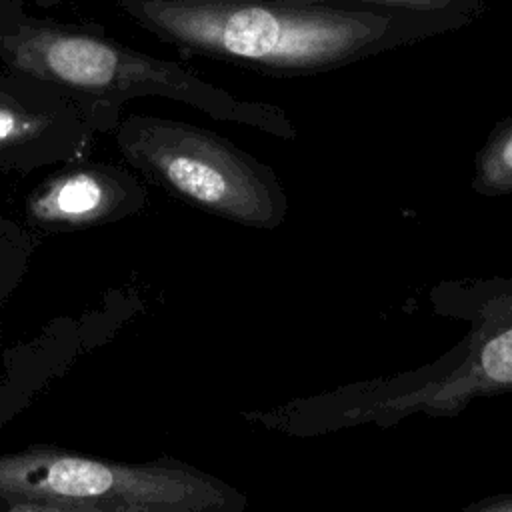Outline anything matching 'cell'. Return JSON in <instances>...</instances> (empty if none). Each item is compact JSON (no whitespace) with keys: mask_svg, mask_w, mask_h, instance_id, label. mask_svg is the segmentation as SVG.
<instances>
[{"mask_svg":"<svg viewBox=\"0 0 512 512\" xmlns=\"http://www.w3.org/2000/svg\"><path fill=\"white\" fill-rule=\"evenodd\" d=\"M182 52L258 74L316 76L472 26L456 16L294 0H114Z\"/></svg>","mask_w":512,"mask_h":512,"instance_id":"cell-1","label":"cell"},{"mask_svg":"<svg viewBox=\"0 0 512 512\" xmlns=\"http://www.w3.org/2000/svg\"><path fill=\"white\" fill-rule=\"evenodd\" d=\"M434 314L468 324L436 360L394 376L344 384L252 410L270 432L308 438L356 426L390 428L406 418H454L474 400L512 392V276L448 278L428 290Z\"/></svg>","mask_w":512,"mask_h":512,"instance_id":"cell-2","label":"cell"},{"mask_svg":"<svg viewBox=\"0 0 512 512\" xmlns=\"http://www.w3.org/2000/svg\"><path fill=\"white\" fill-rule=\"evenodd\" d=\"M0 64L68 96L98 120L102 132L112 134L130 100L166 98L214 120L296 140L284 108L238 98L180 62L134 50L80 24L24 14L0 18Z\"/></svg>","mask_w":512,"mask_h":512,"instance_id":"cell-3","label":"cell"},{"mask_svg":"<svg viewBox=\"0 0 512 512\" xmlns=\"http://www.w3.org/2000/svg\"><path fill=\"white\" fill-rule=\"evenodd\" d=\"M0 504L78 512H244L248 496L188 462H118L54 444L0 454Z\"/></svg>","mask_w":512,"mask_h":512,"instance_id":"cell-4","label":"cell"},{"mask_svg":"<svg viewBox=\"0 0 512 512\" xmlns=\"http://www.w3.org/2000/svg\"><path fill=\"white\" fill-rule=\"evenodd\" d=\"M112 136L140 176L188 206L254 230H276L286 220L288 196L276 172L214 130L128 114Z\"/></svg>","mask_w":512,"mask_h":512,"instance_id":"cell-5","label":"cell"},{"mask_svg":"<svg viewBox=\"0 0 512 512\" xmlns=\"http://www.w3.org/2000/svg\"><path fill=\"white\" fill-rule=\"evenodd\" d=\"M96 134H104L98 120L68 96L0 72V172L28 174L72 162Z\"/></svg>","mask_w":512,"mask_h":512,"instance_id":"cell-6","label":"cell"},{"mask_svg":"<svg viewBox=\"0 0 512 512\" xmlns=\"http://www.w3.org/2000/svg\"><path fill=\"white\" fill-rule=\"evenodd\" d=\"M146 202V186L132 170L76 158L26 196L24 218L36 230L76 232L126 220Z\"/></svg>","mask_w":512,"mask_h":512,"instance_id":"cell-7","label":"cell"},{"mask_svg":"<svg viewBox=\"0 0 512 512\" xmlns=\"http://www.w3.org/2000/svg\"><path fill=\"white\" fill-rule=\"evenodd\" d=\"M470 186L484 198L512 196V114L500 118L478 148Z\"/></svg>","mask_w":512,"mask_h":512,"instance_id":"cell-8","label":"cell"},{"mask_svg":"<svg viewBox=\"0 0 512 512\" xmlns=\"http://www.w3.org/2000/svg\"><path fill=\"white\" fill-rule=\"evenodd\" d=\"M54 364L44 360H22L0 378V430L16 418L52 378Z\"/></svg>","mask_w":512,"mask_h":512,"instance_id":"cell-9","label":"cell"},{"mask_svg":"<svg viewBox=\"0 0 512 512\" xmlns=\"http://www.w3.org/2000/svg\"><path fill=\"white\" fill-rule=\"evenodd\" d=\"M294 2H318V4H342V6H368L388 10H408L422 14L456 16L476 24L488 12V0H294Z\"/></svg>","mask_w":512,"mask_h":512,"instance_id":"cell-10","label":"cell"},{"mask_svg":"<svg viewBox=\"0 0 512 512\" xmlns=\"http://www.w3.org/2000/svg\"><path fill=\"white\" fill-rule=\"evenodd\" d=\"M32 252V242L18 226L0 220V302L14 292L22 280Z\"/></svg>","mask_w":512,"mask_h":512,"instance_id":"cell-11","label":"cell"},{"mask_svg":"<svg viewBox=\"0 0 512 512\" xmlns=\"http://www.w3.org/2000/svg\"><path fill=\"white\" fill-rule=\"evenodd\" d=\"M460 512H512V492L484 496V498L468 504Z\"/></svg>","mask_w":512,"mask_h":512,"instance_id":"cell-12","label":"cell"},{"mask_svg":"<svg viewBox=\"0 0 512 512\" xmlns=\"http://www.w3.org/2000/svg\"><path fill=\"white\" fill-rule=\"evenodd\" d=\"M2 512H78V510L48 508V506H32V504H14V506H4Z\"/></svg>","mask_w":512,"mask_h":512,"instance_id":"cell-13","label":"cell"},{"mask_svg":"<svg viewBox=\"0 0 512 512\" xmlns=\"http://www.w3.org/2000/svg\"><path fill=\"white\" fill-rule=\"evenodd\" d=\"M2 306H4V304H2V302H0V312H2Z\"/></svg>","mask_w":512,"mask_h":512,"instance_id":"cell-14","label":"cell"}]
</instances>
